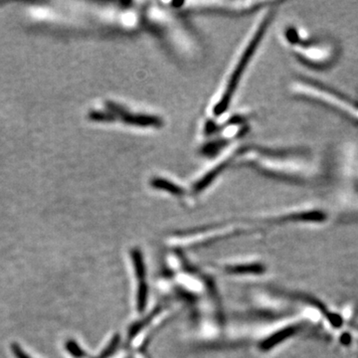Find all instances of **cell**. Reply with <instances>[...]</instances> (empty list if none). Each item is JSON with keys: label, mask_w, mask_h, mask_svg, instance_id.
<instances>
[{"label": "cell", "mask_w": 358, "mask_h": 358, "mask_svg": "<svg viewBox=\"0 0 358 358\" xmlns=\"http://www.w3.org/2000/svg\"><path fill=\"white\" fill-rule=\"evenodd\" d=\"M66 348H67L68 352L71 353V355H73V357H83V352H82L81 348H80V346L77 345L76 343H75L74 341H69L67 343V345H66Z\"/></svg>", "instance_id": "7a4b0ae2"}, {"label": "cell", "mask_w": 358, "mask_h": 358, "mask_svg": "<svg viewBox=\"0 0 358 358\" xmlns=\"http://www.w3.org/2000/svg\"><path fill=\"white\" fill-rule=\"evenodd\" d=\"M11 350H13L14 357L16 358H31L27 353L23 352L22 348H21L20 345H16V343H14V345L11 346Z\"/></svg>", "instance_id": "3957f363"}, {"label": "cell", "mask_w": 358, "mask_h": 358, "mask_svg": "<svg viewBox=\"0 0 358 358\" xmlns=\"http://www.w3.org/2000/svg\"><path fill=\"white\" fill-rule=\"evenodd\" d=\"M268 20H270V15H267V17L264 20L261 25L259 26L258 29H257L255 34H254L252 39L250 40L248 47H246V49H245L241 58H240L239 62H238L236 67H235L234 71H233V74L231 75L229 78V82L226 85V89L225 91L223 92L222 96H221L220 100L218 101L216 107L214 108V114H222L224 110L227 109L228 105H229L230 101L232 100L233 95H234L238 83H239L240 79H241L242 75H243L245 68L249 64L254 52L256 51L257 47L260 44L261 38H262L263 35L265 34Z\"/></svg>", "instance_id": "6da1fadb"}]
</instances>
